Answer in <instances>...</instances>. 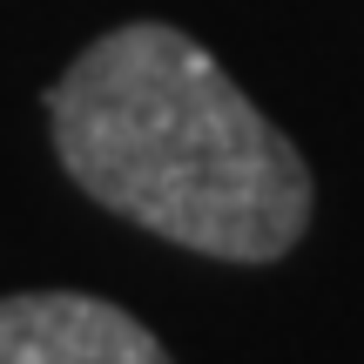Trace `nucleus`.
Wrapping results in <instances>:
<instances>
[{"mask_svg": "<svg viewBox=\"0 0 364 364\" xmlns=\"http://www.w3.org/2000/svg\"><path fill=\"white\" fill-rule=\"evenodd\" d=\"M41 108L81 196L196 257L277 263L311 230L304 149L169 21L88 41Z\"/></svg>", "mask_w": 364, "mask_h": 364, "instance_id": "nucleus-1", "label": "nucleus"}, {"mask_svg": "<svg viewBox=\"0 0 364 364\" xmlns=\"http://www.w3.org/2000/svg\"><path fill=\"white\" fill-rule=\"evenodd\" d=\"M0 364H176L135 311L88 290L0 297Z\"/></svg>", "mask_w": 364, "mask_h": 364, "instance_id": "nucleus-2", "label": "nucleus"}]
</instances>
